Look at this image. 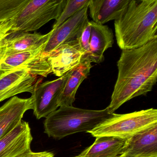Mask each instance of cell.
<instances>
[{
	"instance_id": "6da1fadb",
	"label": "cell",
	"mask_w": 157,
	"mask_h": 157,
	"mask_svg": "<svg viewBox=\"0 0 157 157\" xmlns=\"http://www.w3.org/2000/svg\"><path fill=\"white\" fill-rule=\"evenodd\" d=\"M118 75L107 109L111 114L133 98L152 90L157 79V37L142 47L123 50Z\"/></svg>"
},
{
	"instance_id": "7a4b0ae2",
	"label": "cell",
	"mask_w": 157,
	"mask_h": 157,
	"mask_svg": "<svg viewBox=\"0 0 157 157\" xmlns=\"http://www.w3.org/2000/svg\"><path fill=\"white\" fill-rule=\"evenodd\" d=\"M114 29L122 50L142 47L157 37V0L133 1L114 20Z\"/></svg>"
},
{
	"instance_id": "3957f363",
	"label": "cell",
	"mask_w": 157,
	"mask_h": 157,
	"mask_svg": "<svg viewBox=\"0 0 157 157\" xmlns=\"http://www.w3.org/2000/svg\"><path fill=\"white\" fill-rule=\"evenodd\" d=\"M45 118L44 132L49 137L61 139L77 133L88 132L112 116L107 108L85 109L61 106Z\"/></svg>"
},
{
	"instance_id": "277c9868",
	"label": "cell",
	"mask_w": 157,
	"mask_h": 157,
	"mask_svg": "<svg viewBox=\"0 0 157 157\" xmlns=\"http://www.w3.org/2000/svg\"><path fill=\"white\" fill-rule=\"evenodd\" d=\"M157 125V109L151 108L112 116L89 131L92 136H111L128 139L138 133Z\"/></svg>"
},
{
	"instance_id": "5b68a950",
	"label": "cell",
	"mask_w": 157,
	"mask_h": 157,
	"mask_svg": "<svg viewBox=\"0 0 157 157\" xmlns=\"http://www.w3.org/2000/svg\"><path fill=\"white\" fill-rule=\"evenodd\" d=\"M66 0H31L14 17L9 20L10 33L35 31L61 14Z\"/></svg>"
},
{
	"instance_id": "8992f818",
	"label": "cell",
	"mask_w": 157,
	"mask_h": 157,
	"mask_svg": "<svg viewBox=\"0 0 157 157\" xmlns=\"http://www.w3.org/2000/svg\"><path fill=\"white\" fill-rule=\"evenodd\" d=\"M49 39L35 48L6 56L0 62V73L25 68L33 75L47 77L52 70L42 51Z\"/></svg>"
},
{
	"instance_id": "52a82bcc",
	"label": "cell",
	"mask_w": 157,
	"mask_h": 157,
	"mask_svg": "<svg viewBox=\"0 0 157 157\" xmlns=\"http://www.w3.org/2000/svg\"><path fill=\"white\" fill-rule=\"evenodd\" d=\"M71 71L57 79L37 84L31 97L32 109L37 120L46 118L59 108L58 99Z\"/></svg>"
},
{
	"instance_id": "ba28073f",
	"label": "cell",
	"mask_w": 157,
	"mask_h": 157,
	"mask_svg": "<svg viewBox=\"0 0 157 157\" xmlns=\"http://www.w3.org/2000/svg\"><path fill=\"white\" fill-rule=\"evenodd\" d=\"M88 6L83 8L51 30L50 36L42 53L48 56L63 43L78 39L88 23Z\"/></svg>"
},
{
	"instance_id": "9c48e42d",
	"label": "cell",
	"mask_w": 157,
	"mask_h": 157,
	"mask_svg": "<svg viewBox=\"0 0 157 157\" xmlns=\"http://www.w3.org/2000/svg\"><path fill=\"white\" fill-rule=\"evenodd\" d=\"M41 80L25 68L0 73V102L24 92L32 94Z\"/></svg>"
},
{
	"instance_id": "30bf717a",
	"label": "cell",
	"mask_w": 157,
	"mask_h": 157,
	"mask_svg": "<svg viewBox=\"0 0 157 157\" xmlns=\"http://www.w3.org/2000/svg\"><path fill=\"white\" fill-rule=\"evenodd\" d=\"M85 56L78 39L63 43L48 55L52 73L61 77L80 63Z\"/></svg>"
},
{
	"instance_id": "8fae6325",
	"label": "cell",
	"mask_w": 157,
	"mask_h": 157,
	"mask_svg": "<svg viewBox=\"0 0 157 157\" xmlns=\"http://www.w3.org/2000/svg\"><path fill=\"white\" fill-rule=\"evenodd\" d=\"M33 137L27 122L21 120L0 139V157H16L30 149Z\"/></svg>"
},
{
	"instance_id": "7c38bea8",
	"label": "cell",
	"mask_w": 157,
	"mask_h": 157,
	"mask_svg": "<svg viewBox=\"0 0 157 157\" xmlns=\"http://www.w3.org/2000/svg\"><path fill=\"white\" fill-rule=\"evenodd\" d=\"M120 155L125 157H157V125L127 139Z\"/></svg>"
},
{
	"instance_id": "4fadbf2b",
	"label": "cell",
	"mask_w": 157,
	"mask_h": 157,
	"mask_svg": "<svg viewBox=\"0 0 157 157\" xmlns=\"http://www.w3.org/2000/svg\"><path fill=\"white\" fill-rule=\"evenodd\" d=\"M32 99L11 98L0 107V139L11 132L22 120L25 113L32 109Z\"/></svg>"
},
{
	"instance_id": "5bb4252c",
	"label": "cell",
	"mask_w": 157,
	"mask_h": 157,
	"mask_svg": "<svg viewBox=\"0 0 157 157\" xmlns=\"http://www.w3.org/2000/svg\"><path fill=\"white\" fill-rule=\"evenodd\" d=\"M138 0H93L88 6L92 21L104 25L120 18L130 4Z\"/></svg>"
},
{
	"instance_id": "9a60e30c",
	"label": "cell",
	"mask_w": 157,
	"mask_h": 157,
	"mask_svg": "<svg viewBox=\"0 0 157 157\" xmlns=\"http://www.w3.org/2000/svg\"><path fill=\"white\" fill-rule=\"evenodd\" d=\"M91 33L88 59L91 62L100 63L104 60V53L114 43L112 30L107 25L90 21Z\"/></svg>"
},
{
	"instance_id": "2e32d148",
	"label": "cell",
	"mask_w": 157,
	"mask_h": 157,
	"mask_svg": "<svg viewBox=\"0 0 157 157\" xmlns=\"http://www.w3.org/2000/svg\"><path fill=\"white\" fill-rule=\"evenodd\" d=\"M91 63L89 59H83L78 65L71 70L58 99V107L73 106L78 87L90 73L92 67Z\"/></svg>"
},
{
	"instance_id": "e0dca14e",
	"label": "cell",
	"mask_w": 157,
	"mask_h": 157,
	"mask_svg": "<svg viewBox=\"0 0 157 157\" xmlns=\"http://www.w3.org/2000/svg\"><path fill=\"white\" fill-rule=\"evenodd\" d=\"M51 34L50 31L45 35L36 32H20L10 34L3 41L1 49L3 53L4 58L37 47L48 40Z\"/></svg>"
},
{
	"instance_id": "ac0fdd59",
	"label": "cell",
	"mask_w": 157,
	"mask_h": 157,
	"mask_svg": "<svg viewBox=\"0 0 157 157\" xmlns=\"http://www.w3.org/2000/svg\"><path fill=\"white\" fill-rule=\"evenodd\" d=\"M127 140L114 136H98L92 145L76 157H116L120 155Z\"/></svg>"
},
{
	"instance_id": "d6986e66",
	"label": "cell",
	"mask_w": 157,
	"mask_h": 157,
	"mask_svg": "<svg viewBox=\"0 0 157 157\" xmlns=\"http://www.w3.org/2000/svg\"><path fill=\"white\" fill-rule=\"evenodd\" d=\"M31 0H0V24L18 14Z\"/></svg>"
},
{
	"instance_id": "ffe728a7",
	"label": "cell",
	"mask_w": 157,
	"mask_h": 157,
	"mask_svg": "<svg viewBox=\"0 0 157 157\" xmlns=\"http://www.w3.org/2000/svg\"><path fill=\"white\" fill-rule=\"evenodd\" d=\"M93 0H66L64 9L57 20H55L52 29L56 28L64 21L86 6Z\"/></svg>"
},
{
	"instance_id": "44dd1931",
	"label": "cell",
	"mask_w": 157,
	"mask_h": 157,
	"mask_svg": "<svg viewBox=\"0 0 157 157\" xmlns=\"http://www.w3.org/2000/svg\"><path fill=\"white\" fill-rule=\"evenodd\" d=\"M90 33H91V24H90V21H89L83 29L81 36L78 38L79 44L85 52V56L83 59H89L88 57H89V52H90L89 41H90Z\"/></svg>"
},
{
	"instance_id": "7402d4cb",
	"label": "cell",
	"mask_w": 157,
	"mask_h": 157,
	"mask_svg": "<svg viewBox=\"0 0 157 157\" xmlns=\"http://www.w3.org/2000/svg\"><path fill=\"white\" fill-rule=\"evenodd\" d=\"M11 27L12 25L9 20L0 24V50L5 39L11 34Z\"/></svg>"
},
{
	"instance_id": "603a6c76",
	"label": "cell",
	"mask_w": 157,
	"mask_h": 157,
	"mask_svg": "<svg viewBox=\"0 0 157 157\" xmlns=\"http://www.w3.org/2000/svg\"><path fill=\"white\" fill-rule=\"evenodd\" d=\"M16 157H54V154L52 152L48 151L32 152L31 149H30Z\"/></svg>"
},
{
	"instance_id": "cb8c5ba5",
	"label": "cell",
	"mask_w": 157,
	"mask_h": 157,
	"mask_svg": "<svg viewBox=\"0 0 157 157\" xmlns=\"http://www.w3.org/2000/svg\"><path fill=\"white\" fill-rule=\"evenodd\" d=\"M4 58L3 53L2 52L1 50H0V62L2 59L3 58Z\"/></svg>"
},
{
	"instance_id": "d4e9b609",
	"label": "cell",
	"mask_w": 157,
	"mask_h": 157,
	"mask_svg": "<svg viewBox=\"0 0 157 157\" xmlns=\"http://www.w3.org/2000/svg\"><path fill=\"white\" fill-rule=\"evenodd\" d=\"M116 157H125L122 156H121V155H120V156L118 155V156H117Z\"/></svg>"
}]
</instances>
